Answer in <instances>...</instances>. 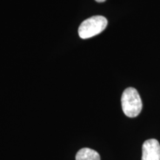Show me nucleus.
Wrapping results in <instances>:
<instances>
[{"label":"nucleus","instance_id":"nucleus-1","mask_svg":"<svg viewBox=\"0 0 160 160\" xmlns=\"http://www.w3.org/2000/svg\"><path fill=\"white\" fill-rule=\"evenodd\" d=\"M122 108L127 117H137L142 109V102L138 91L133 88H128L122 95Z\"/></svg>","mask_w":160,"mask_h":160},{"label":"nucleus","instance_id":"nucleus-2","mask_svg":"<svg viewBox=\"0 0 160 160\" xmlns=\"http://www.w3.org/2000/svg\"><path fill=\"white\" fill-rule=\"evenodd\" d=\"M108 25V20L102 16H94L82 22L78 30L82 39H89L102 33Z\"/></svg>","mask_w":160,"mask_h":160},{"label":"nucleus","instance_id":"nucleus-3","mask_svg":"<svg viewBox=\"0 0 160 160\" xmlns=\"http://www.w3.org/2000/svg\"><path fill=\"white\" fill-rule=\"evenodd\" d=\"M142 160H160V145L157 139H148L143 143Z\"/></svg>","mask_w":160,"mask_h":160},{"label":"nucleus","instance_id":"nucleus-4","mask_svg":"<svg viewBox=\"0 0 160 160\" xmlns=\"http://www.w3.org/2000/svg\"><path fill=\"white\" fill-rule=\"evenodd\" d=\"M76 160H100V156L94 150L84 148L77 152Z\"/></svg>","mask_w":160,"mask_h":160},{"label":"nucleus","instance_id":"nucleus-5","mask_svg":"<svg viewBox=\"0 0 160 160\" xmlns=\"http://www.w3.org/2000/svg\"><path fill=\"white\" fill-rule=\"evenodd\" d=\"M96 2H105L106 0H95Z\"/></svg>","mask_w":160,"mask_h":160}]
</instances>
